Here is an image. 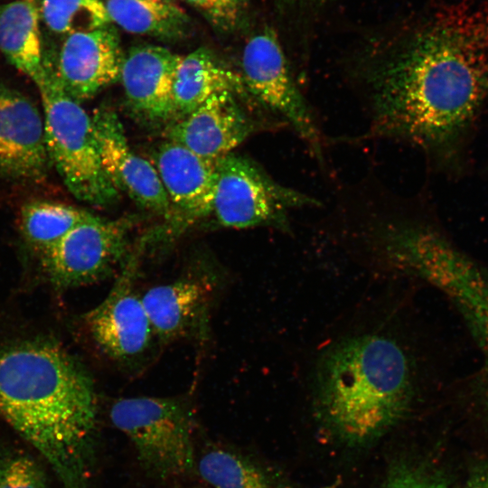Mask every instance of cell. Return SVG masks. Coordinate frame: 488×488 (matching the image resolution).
<instances>
[{"label":"cell","mask_w":488,"mask_h":488,"mask_svg":"<svg viewBox=\"0 0 488 488\" xmlns=\"http://www.w3.org/2000/svg\"><path fill=\"white\" fill-rule=\"evenodd\" d=\"M351 76L370 136L448 163L488 100V4L451 6Z\"/></svg>","instance_id":"obj_1"},{"label":"cell","mask_w":488,"mask_h":488,"mask_svg":"<svg viewBox=\"0 0 488 488\" xmlns=\"http://www.w3.org/2000/svg\"><path fill=\"white\" fill-rule=\"evenodd\" d=\"M97 411L91 378L58 344L34 339L0 351V416L64 488H89Z\"/></svg>","instance_id":"obj_2"},{"label":"cell","mask_w":488,"mask_h":488,"mask_svg":"<svg viewBox=\"0 0 488 488\" xmlns=\"http://www.w3.org/2000/svg\"><path fill=\"white\" fill-rule=\"evenodd\" d=\"M313 372L325 420L347 442L362 444L408 413L418 371L405 343L373 330L332 342L317 357Z\"/></svg>","instance_id":"obj_3"},{"label":"cell","mask_w":488,"mask_h":488,"mask_svg":"<svg viewBox=\"0 0 488 488\" xmlns=\"http://www.w3.org/2000/svg\"><path fill=\"white\" fill-rule=\"evenodd\" d=\"M39 89L51 163L78 200L98 206L114 203L119 192L108 177L100 158L91 117L59 83L46 65Z\"/></svg>","instance_id":"obj_4"},{"label":"cell","mask_w":488,"mask_h":488,"mask_svg":"<svg viewBox=\"0 0 488 488\" xmlns=\"http://www.w3.org/2000/svg\"><path fill=\"white\" fill-rule=\"evenodd\" d=\"M109 418L131 441L139 464L150 476L165 480L195 467L192 416L181 399L122 398L112 404Z\"/></svg>","instance_id":"obj_5"},{"label":"cell","mask_w":488,"mask_h":488,"mask_svg":"<svg viewBox=\"0 0 488 488\" xmlns=\"http://www.w3.org/2000/svg\"><path fill=\"white\" fill-rule=\"evenodd\" d=\"M319 205L316 198L277 183L249 158L230 154L216 163L211 213L223 227L288 230L292 212Z\"/></svg>","instance_id":"obj_6"},{"label":"cell","mask_w":488,"mask_h":488,"mask_svg":"<svg viewBox=\"0 0 488 488\" xmlns=\"http://www.w3.org/2000/svg\"><path fill=\"white\" fill-rule=\"evenodd\" d=\"M248 96L288 127L319 158L322 133L276 33L264 28L249 38L241 55V73Z\"/></svg>","instance_id":"obj_7"},{"label":"cell","mask_w":488,"mask_h":488,"mask_svg":"<svg viewBox=\"0 0 488 488\" xmlns=\"http://www.w3.org/2000/svg\"><path fill=\"white\" fill-rule=\"evenodd\" d=\"M128 220L98 216L70 230L39 260L58 288L88 285L120 270L130 255Z\"/></svg>","instance_id":"obj_8"},{"label":"cell","mask_w":488,"mask_h":488,"mask_svg":"<svg viewBox=\"0 0 488 488\" xmlns=\"http://www.w3.org/2000/svg\"><path fill=\"white\" fill-rule=\"evenodd\" d=\"M140 254L131 252L107 296L86 315L99 347L117 361H130L148 348L154 333L135 284Z\"/></svg>","instance_id":"obj_9"},{"label":"cell","mask_w":488,"mask_h":488,"mask_svg":"<svg viewBox=\"0 0 488 488\" xmlns=\"http://www.w3.org/2000/svg\"><path fill=\"white\" fill-rule=\"evenodd\" d=\"M91 120L102 165L113 186L141 208L171 221L172 206L155 167L132 150L117 113L102 106Z\"/></svg>","instance_id":"obj_10"},{"label":"cell","mask_w":488,"mask_h":488,"mask_svg":"<svg viewBox=\"0 0 488 488\" xmlns=\"http://www.w3.org/2000/svg\"><path fill=\"white\" fill-rule=\"evenodd\" d=\"M51 165L43 115L27 96L0 84V175L39 182Z\"/></svg>","instance_id":"obj_11"},{"label":"cell","mask_w":488,"mask_h":488,"mask_svg":"<svg viewBox=\"0 0 488 488\" xmlns=\"http://www.w3.org/2000/svg\"><path fill=\"white\" fill-rule=\"evenodd\" d=\"M123 59L119 36L107 25L67 35L54 72L63 90L80 103L119 80Z\"/></svg>","instance_id":"obj_12"},{"label":"cell","mask_w":488,"mask_h":488,"mask_svg":"<svg viewBox=\"0 0 488 488\" xmlns=\"http://www.w3.org/2000/svg\"><path fill=\"white\" fill-rule=\"evenodd\" d=\"M254 128L253 120L239 104L236 95L221 91L172 124L166 130V137L200 157L217 163L240 145Z\"/></svg>","instance_id":"obj_13"},{"label":"cell","mask_w":488,"mask_h":488,"mask_svg":"<svg viewBox=\"0 0 488 488\" xmlns=\"http://www.w3.org/2000/svg\"><path fill=\"white\" fill-rule=\"evenodd\" d=\"M182 58L154 44L134 46L124 54L119 80L137 116L153 122L175 116L174 84Z\"/></svg>","instance_id":"obj_14"},{"label":"cell","mask_w":488,"mask_h":488,"mask_svg":"<svg viewBox=\"0 0 488 488\" xmlns=\"http://www.w3.org/2000/svg\"><path fill=\"white\" fill-rule=\"evenodd\" d=\"M155 162L172 206V221L182 228L211 214L216 163L169 140L159 146Z\"/></svg>","instance_id":"obj_15"},{"label":"cell","mask_w":488,"mask_h":488,"mask_svg":"<svg viewBox=\"0 0 488 488\" xmlns=\"http://www.w3.org/2000/svg\"><path fill=\"white\" fill-rule=\"evenodd\" d=\"M212 292L210 277L196 274L149 288L142 300L154 335L169 342L195 333L205 323Z\"/></svg>","instance_id":"obj_16"},{"label":"cell","mask_w":488,"mask_h":488,"mask_svg":"<svg viewBox=\"0 0 488 488\" xmlns=\"http://www.w3.org/2000/svg\"><path fill=\"white\" fill-rule=\"evenodd\" d=\"M221 91L248 96L240 74L227 67L208 48L200 47L183 56L174 84L175 116H187Z\"/></svg>","instance_id":"obj_17"},{"label":"cell","mask_w":488,"mask_h":488,"mask_svg":"<svg viewBox=\"0 0 488 488\" xmlns=\"http://www.w3.org/2000/svg\"><path fill=\"white\" fill-rule=\"evenodd\" d=\"M39 18L32 0H15L0 7V50L35 85L46 74Z\"/></svg>","instance_id":"obj_18"},{"label":"cell","mask_w":488,"mask_h":488,"mask_svg":"<svg viewBox=\"0 0 488 488\" xmlns=\"http://www.w3.org/2000/svg\"><path fill=\"white\" fill-rule=\"evenodd\" d=\"M110 22L130 33L160 40L185 37L191 23L187 14L169 0H101Z\"/></svg>","instance_id":"obj_19"},{"label":"cell","mask_w":488,"mask_h":488,"mask_svg":"<svg viewBox=\"0 0 488 488\" xmlns=\"http://www.w3.org/2000/svg\"><path fill=\"white\" fill-rule=\"evenodd\" d=\"M96 217L71 205L33 201L21 212V230L29 249L40 258L77 225Z\"/></svg>","instance_id":"obj_20"},{"label":"cell","mask_w":488,"mask_h":488,"mask_svg":"<svg viewBox=\"0 0 488 488\" xmlns=\"http://www.w3.org/2000/svg\"><path fill=\"white\" fill-rule=\"evenodd\" d=\"M195 467L210 488H273L261 468L230 449L206 450L196 460Z\"/></svg>","instance_id":"obj_21"},{"label":"cell","mask_w":488,"mask_h":488,"mask_svg":"<svg viewBox=\"0 0 488 488\" xmlns=\"http://www.w3.org/2000/svg\"><path fill=\"white\" fill-rule=\"evenodd\" d=\"M39 14L50 30L67 35L111 23L101 0H41Z\"/></svg>","instance_id":"obj_22"},{"label":"cell","mask_w":488,"mask_h":488,"mask_svg":"<svg viewBox=\"0 0 488 488\" xmlns=\"http://www.w3.org/2000/svg\"><path fill=\"white\" fill-rule=\"evenodd\" d=\"M0 488H49L42 465L30 455L12 451L0 455Z\"/></svg>","instance_id":"obj_23"},{"label":"cell","mask_w":488,"mask_h":488,"mask_svg":"<svg viewBox=\"0 0 488 488\" xmlns=\"http://www.w3.org/2000/svg\"><path fill=\"white\" fill-rule=\"evenodd\" d=\"M382 488H451L440 474L426 466L403 463L394 466Z\"/></svg>","instance_id":"obj_24"},{"label":"cell","mask_w":488,"mask_h":488,"mask_svg":"<svg viewBox=\"0 0 488 488\" xmlns=\"http://www.w3.org/2000/svg\"><path fill=\"white\" fill-rule=\"evenodd\" d=\"M199 10L217 29L234 30L241 16V0H184Z\"/></svg>","instance_id":"obj_25"},{"label":"cell","mask_w":488,"mask_h":488,"mask_svg":"<svg viewBox=\"0 0 488 488\" xmlns=\"http://www.w3.org/2000/svg\"><path fill=\"white\" fill-rule=\"evenodd\" d=\"M465 488H488V466L474 468L469 474Z\"/></svg>","instance_id":"obj_26"}]
</instances>
